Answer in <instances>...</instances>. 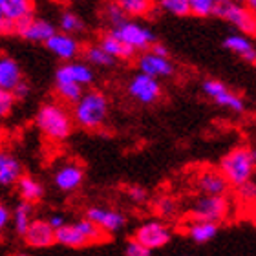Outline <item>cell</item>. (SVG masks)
I'll return each instance as SVG.
<instances>
[{
  "label": "cell",
  "mask_w": 256,
  "mask_h": 256,
  "mask_svg": "<svg viewBox=\"0 0 256 256\" xmlns=\"http://www.w3.org/2000/svg\"><path fill=\"white\" fill-rule=\"evenodd\" d=\"M220 170L234 188L251 182L256 170V150L251 146H234L220 161Z\"/></svg>",
  "instance_id": "obj_1"
},
{
  "label": "cell",
  "mask_w": 256,
  "mask_h": 256,
  "mask_svg": "<svg viewBox=\"0 0 256 256\" xmlns=\"http://www.w3.org/2000/svg\"><path fill=\"white\" fill-rule=\"evenodd\" d=\"M35 123L38 130L52 141H64L70 138L72 134V116L66 112V108L55 102H46L38 108L37 116H35Z\"/></svg>",
  "instance_id": "obj_2"
},
{
  "label": "cell",
  "mask_w": 256,
  "mask_h": 256,
  "mask_svg": "<svg viewBox=\"0 0 256 256\" xmlns=\"http://www.w3.org/2000/svg\"><path fill=\"white\" fill-rule=\"evenodd\" d=\"M108 116V99L104 94L97 90L84 92L80 101L74 104V119L75 123L82 128L94 130L99 128Z\"/></svg>",
  "instance_id": "obj_3"
},
{
  "label": "cell",
  "mask_w": 256,
  "mask_h": 256,
  "mask_svg": "<svg viewBox=\"0 0 256 256\" xmlns=\"http://www.w3.org/2000/svg\"><path fill=\"white\" fill-rule=\"evenodd\" d=\"M214 15L227 20L238 30V33L247 37H256V15L236 0H218Z\"/></svg>",
  "instance_id": "obj_4"
},
{
  "label": "cell",
  "mask_w": 256,
  "mask_h": 256,
  "mask_svg": "<svg viewBox=\"0 0 256 256\" xmlns=\"http://www.w3.org/2000/svg\"><path fill=\"white\" fill-rule=\"evenodd\" d=\"M230 212V203L227 196H202L192 205L190 214L196 222L220 224Z\"/></svg>",
  "instance_id": "obj_5"
},
{
  "label": "cell",
  "mask_w": 256,
  "mask_h": 256,
  "mask_svg": "<svg viewBox=\"0 0 256 256\" xmlns=\"http://www.w3.org/2000/svg\"><path fill=\"white\" fill-rule=\"evenodd\" d=\"M116 35H118L121 40H123L126 46L134 50V52H146L148 48L154 46V35L148 28H144L143 24L134 20H128L124 26L118 28V30H112Z\"/></svg>",
  "instance_id": "obj_6"
},
{
  "label": "cell",
  "mask_w": 256,
  "mask_h": 256,
  "mask_svg": "<svg viewBox=\"0 0 256 256\" xmlns=\"http://www.w3.org/2000/svg\"><path fill=\"white\" fill-rule=\"evenodd\" d=\"M134 238H136L139 244H143L144 247H148L150 251H154V249L165 247L166 244L170 242L172 232H170V229H168L165 224H161V222H146V224H143L141 227L136 229Z\"/></svg>",
  "instance_id": "obj_7"
},
{
  "label": "cell",
  "mask_w": 256,
  "mask_h": 256,
  "mask_svg": "<svg viewBox=\"0 0 256 256\" xmlns=\"http://www.w3.org/2000/svg\"><path fill=\"white\" fill-rule=\"evenodd\" d=\"M128 94L136 101L143 102V104H150V102L158 101V97L161 96V86L158 79L150 77V75L136 74L132 80L128 82Z\"/></svg>",
  "instance_id": "obj_8"
},
{
  "label": "cell",
  "mask_w": 256,
  "mask_h": 256,
  "mask_svg": "<svg viewBox=\"0 0 256 256\" xmlns=\"http://www.w3.org/2000/svg\"><path fill=\"white\" fill-rule=\"evenodd\" d=\"M55 26L52 22L44 20V18H35V16H30L26 20H22L16 24V35H20L22 38L26 40H32V42H42L46 44L50 38L55 35Z\"/></svg>",
  "instance_id": "obj_9"
},
{
  "label": "cell",
  "mask_w": 256,
  "mask_h": 256,
  "mask_svg": "<svg viewBox=\"0 0 256 256\" xmlns=\"http://www.w3.org/2000/svg\"><path fill=\"white\" fill-rule=\"evenodd\" d=\"M84 218H88L90 222L99 225L106 234L118 232V230L123 229L124 224H126L124 214L118 212V210H110V208H102V207H90L86 210Z\"/></svg>",
  "instance_id": "obj_10"
},
{
  "label": "cell",
  "mask_w": 256,
  "mask_h": 256,
  "mask_svg": "<svg viewBox=\"0 0 256 256\" xmlns=\"http://www.w3.org/2000/svg\"><path fill=\"white\" fill-rule=\"evenodd\" d=\"M26 246L33 247V249H46L57 244L55 238V229L48 224V220H35L32 227L28 229L26 236H24Z\"/></svg>",
  "instance_id": "obj_11"
},
{
  "label": "cell",
  "mask_w": 256,
  "mask_h": 256,
  "mask_svg": "<svg viewBox=\"0 0 256 256\" xmlns=\"http://www.w3.org/2000/svg\"><path fill=\"white\" fill-rule=\"evenodd\" d=\"M230 183L222 174V170L207 168L198 176V188L203 196H227Z\"/></svg>",
  "instance_id": "obj_12"
},
{
  "label": "cell",
  "mask_w": 256,
  "mask_h": 256,
  "mask_svg": "<svg viewBox=\"0 0 256 256\" xmlns=\"http://www.w3.org/2000/svg\"><path fill=\"white\" fill-rule=\"evenodd\" d=\"M44 46H46L55 57H59L60 60H64V62H72L80 52V46L74 38V35H68V33H62V32L55 33L54 37L50 38Z\"/></svg>",
  "instance_id": "obj_13"
},
{
  "label": "cell",
  "mask_w": 256,
  "mask_h": 256,
  "mask_svg": "<svg viewBox=\"0 0 256 256\" xmlns=\"http://www.w3.org/2000/svg\"><path fill=\"white\" fill-rule=\"evenodd\" d=\"M138 68H139V74L150 75V77H154V79L168 77V75H172V72H174V66H172L170 60L152 54V52H144V54L139 55Z\"/></svg>",
  "instance_id": "obj_14"
},
{
  "label": "cell",
  "mask_w": 256,
  "mask_h": 256,
  "mask_svg": "<svg viewBox=\"0 0 256 256\" xmlns=\"http://www.w3.org/2000/svg\"><path fill=\"white\" fill-rule=\"evenodd\" d=\"M55 80H72L80 86H88L94 82V72L88 64L72 60V62H64L62 66L57 68Z\"/></svg>",
  "instance_id": "obj_15"
},
{
  "label": "cell",
  "mask_w": 256,
  "mask_h": 256,
  "mask_svg": "<svg viewBox=\"0 0 256 256\" xmlns=\"http://www.w3.org/2000/svg\"><path fill=\"white\" fill-rule=\"evenodd\" d=\"M82 180H84V172H82V166L75 165V163H68V165H62L59 170L55 172L54 183L55 187L62 192H74L82 185Z\"/></svg>",
  "instance_id": "obj_16"
},
{
  "label": "cell",
  "mask_w": 256,
  "mask_h": 256,
  "mask_svg": "<svg viewBox=\"0 0 256 256\" xmlns=\"http://www.w3.org/2000/svg\"><path fill=\"white\" fill-rule=\"evenodd\" d=\"M33 10H35L33 0H0V18L15 24L35 16Z\"/></svg>",
  "instance_id": "obj_17"
},
{
  "label": "cell",
  "mask_w": 256,
  "mask_h": 256,
  "mask_svg": "<svg viewBox=\"0 0 256 256\" xmlns=\"http://www.w3.org/2000/svg\"><path fill=\"white\" fill-rule=\"evenodd\" d=\"M224 46L227 50H230L232 54L240 55L244 60H249L252 64L256 62V46L252 44L251 37L242 35V33H230V35L225 37Z\"/></svg>",
  "instance_id": "obj_18"
},
{
  "label": "cell",
  "mask_w": 256,
  "mask_h": 256,
  "mask_svg": "<svg viewBox=\"0 0 256 256\" xmlns=\"http://www.w3.org/2000/svg\"><path fill=\"white\" fill-rule=\"evenodd\" d=\"M20 66L11 57H0V90L13 92L22 82Z\"/></svg>",
  "instance_id": "obj_19"
},
{
  "label": "cell",
  "mask_w": 256,
  "mask_h": 256,
  "mask_svg": "<svg viewBox=\"0 0 256 256\" xmlns=\"http://www.w3.org/2000/svg\"><path fill=\"white\" fill-rule=\"evenodd\" d=\"M22 176L24 174H22L20 161L16 160L15 156L2 152L0 154V183L4 187H11V185L20 182Z\"/></svg>",
  "instance_id": "obj_20"
},
{
  "label": "cell",
  "mask_w": 256,
  "mask_h": 256,
  "mask_svg": "<svg viewBox=\"0 0 256 256\" xmlns=\"http://www.w3.org/2000/svg\"><path fill=\"white\" fill-rule=\"evenodd\" d=\"M99 46H101L108 55H112L114 59L128 60L136 55V52H134L130 46H126V44H124L123 40H121V38L112 32V30L102 35L101 40H99Z\"/></svg>",
  "instance_id": "obj_21"
},
{
  "label": "cell",
  "mask_w": 256,
  "mask_h": 256,
  "mask_svg": "<svg viewBox=\"0 0 256 256\" xmlns=\"http://www.w3.org/2000/svg\"><path fill=\"white\" fill-rule=\"evenodd\" d=\"M55 238H57V244H59V246L70 247V249H82V247L90 246V242L80 234L79 229H77L74 224L64 225L62 229H59L55 232Z\"/></svg>",
  "instance_id": "obj_22"
},
{
  "label": "cell",
  "mask_w": 256,
  "mask_h": 256,
  "mask_svg": "<svg viewBox=\"0 0 256 256\" xmlns=\"http://www.w3.org/2000/svg\"><path fill=\"white\" fill-rule=\"evenodd\" d=\"M220 230V224H210V222H192L188 225V236L194 244H207V242L214 240Z\"/></svg>",
  "instance_id": "obj_23"
},
{
  "label": "cell",
  "mask_w": 256,
  "mask_h": 256,
  "mask_svg": "<svg viewBox=\"0 0 256 256\" xmlns=\"http://www.w3.org/2000/svg\"><path fill=\"white\" fill-rule=\"evenodd\" d=\"M33 216V205L28 202H20L18 205L15 207V210H13V227H15V232L18 236H26L28 229L32 227V224L35 222V220L32 218Z\"/></svg>",
  "instance_id": "obj_24"
},
{
  "label": "cell",
  "mask_w": 256,
  "mask_h": 256,
  "mask_svg": "<svg viewBox=\"0 0 256 256\" xmlns=\"http://www.w3.org/2000/svg\"><path fill=\"white\" fill-rule=\"evenodd\" d=\"M16 188H18V194H20L22 202L28 203H37L44 198V187L40 185V182H37L35 178L32 176H22L20 182L16 183Z\"/></svg>",
  "instance_id": "obj_25"
},
{
  "label": "cell",
  "mask_w": 256,
  "mask_h": 256,
  "mask_svg": "<svg viewBox=\"0 0 256 256\" xmlns=\"http://www.w3.org/2000/svg\"><path fill=\"white\" fill-rule=\"evenodd\" d=\"M55 90L62 101L72 102V104H77L80 101V97L84 96L82 86L72 82V80H55Z\"/></svg>",
  "instance_id": "obj_26"
},
{
  "label": "cell",
  "mask_w": 256,
  "mask_h": 256,
  "mask_svg": "<svg viewBox=\"0 0 256 256\" xmlns=\"http://www.w3.org/2000/svg\"><path fill=\"white\" fill-rule=\"evenodd\" d=\"M126 16H146L154 8L152 0H114Z\"/></svg>",
  "instance_id": "obj_27"
},
{
  "label": "cell",
  "mask_w": 256,
  "mask_h": 256,
  "mask_svg": "<svg viewBox=\"0 0 256 256\" xmlns=\"http://www.w3.org/2000/svg\"><path fill=\"white\" fill-rule=\"evenodd\" d=\"M75 227L79 229V232L82 236H84L86 240L90 242V246L92 244H101V242H104L106 240V232L99 227V225H96L94 222H90L88 218H82V220H79V222H75Z\"/></svg>",
  "instance_id": "obj_28"
},
{
  "label": "cell",
  "mask_w": 256,
  "mask_h": 256,
  "mask_svg": "<svg viewBox=\"0 0 256 256\" xmlns=\"http://www.w3.org/2000/svg\"><path fill=\"white\" fill-rule=\"evenodd\" d=\"M82 55H84V59L88 60L90 64H96V66H112L114 62H116V59H114L112 55H108L104 50L97 44V46H86L84 50H82Z\"/></svg>",
  "instance_id": "obj_29"
},
{
  "label": "cell",
  "mask_w": 256,
  "mask_h": 256,
  "mask_svg": "<svg viewBox=\"0 0 256 256\" xmlns=\"http://www.w3.org/2000/svg\"><path fill=\"white\" fill-rule=\"evenodd\" d=\"M59 28L62 30V33H68V35H74V33L84 32V22L80 16H77L72 11H64L62 16H60Z\"/></svg>",
  "instance_id": "obj_30"
},
{
  "label": "cell",
  "mask_w": 256,
  "mask_h": 256,
  "mask_svg": "<svg viewBox=\"0 0 256 256\" xmlns=\"http://www.w3.org/2000/svg\"><path fill=\"white\" fill-rule=\"evenodd\" d=\"M104 16H106V22H108V26L112 28V30H118V28L124 26L128 22L126 18V13H124L121 8H119L116 2H110V4L104 8Z\"/></svg>",
  "instance_id": "obj_31"
},
{
  "label": "cell",
  "mask_w": 256,
  "mask_h": 256,
  "mask_svg": "<svg viewBox=\"0 0 256 256\" xmlns=\"http://www.w3.org/2000/svg\"><path fill=\"white\" fill-rule=\"evenodd\" d=\"M160 8L176 16L190 15V0H160Z\"/></svg>",
  "instance_id": "obj_32"
},
{
  "label": "cell",
  "mask_w": 256,
  "mask_h": 256,
  "mask_svg": "<svg viewBox=\"0 0 256 256\" xmlns=\"http://www.w3.org/2000/svg\"><path fill=\"white\" fill-rule=\"evenodd\" d=\"M214 102L220 104V106L229 108V110H232V112H244V108H246V104H244V101H242V97L232 94L229 88H227L225 92H222V94L214 99Z\"/></svg>",
  "instance_id": "obj_33"
},
{
  "label": "cell",
  "mask_w": 256,
  "mask_h": 256,
  "mask_svg": "<svg viewBox=\"0 0 256 256\" xmlns=\"http://www.w3.org/2000/svg\"><path fill=\"white\" fill-rule=\"evenodd\" d=\"M236 200L246 207H256V182H247L236 188Z\"/></svg>",
  "instance_id": "obj_34"
},
{
  "label": "cell",
  "mask_w": 256,
  "mask_h": 256,
  "mask_svg": "<svg viewBox=\"0 0 256 256\" xmlns=\"http://www.w3.org/2000/svg\"><path fill=\"white\" fill-rule=\"evenodd\" d=\"M218 0H190V15L210 16L216 11Z\"/></svg>",
  "instance_id": "obj_35"
},
{
  "label": "cell",
  "mask_w": 256,
  "mask_h": 256,
  "mask_svg": "<svg viewBox=\"0 0 256 256\" xmlns=\"http://www.w3.org/2000/svg\"><path fill=\"white\" fill-rule=\"evenodd\" d=\"M156 214L161 218H172L176 214V202L170 196H161L154 203Z\"/></svg>",
  "instance_id": "obj_36"
},
{
  "label": "cell",
  "mask_w": 256,
  "mask_h": 256,
  "mask_svg": "<svg viewBox=\"0 0 256 256\" xmlns=\"http://www.w3.org/2000/svg\"><path fill=\"white\" fill-rule=\"evenodd\" d=\"M202 90L203 94L207 97H210V99H216V97L222 94V92L227 90V86L222 82V80H216V79H207V80H203V84H202Z\"/></svg>",
  "instance_id": "obj_37"
},
{
  "label": "cell",
  "mask_w": 256,
  "mask_h": 256,
  "mask_svg": "<svg viewBox=\"0 0 256 256\" xmlns=\"http://www.w3.org/2000/svg\"><path fill=\"white\" fill-rule=\"evenodd\" d=\"M15 96H13V92H8V90H0V116L6 118V116H10L13 106H15Z\"/></svg>",
  "instance_id": "obj_38"
},
{
  "label": "cell",
  "mask_w": 256,
  "mask_h": 256,
  "mask_svg": "<svg viewBox=\"0 0 256 256\" xmlns=\"http://www.w3.org/2000/svg\"><path fill=\"white\" fill-rule=\"evenodd\" d=\"M152 251L148 247H144L143 244H139L136 238L126 242V247H124V256H150Z\"/></svg>",
  "instance_id": "obj_39"
},
{
  "label": "cell",
  "mask_w": 256,
  "mask_h": 256,
  "mask_svg": "<svg viewBox=\"0 0 256 256\" xmlns=\"http://www.w3.org/2000/svg\"><path fill=\"white\" fill-rule=\"evenodd\" d=\"M126 196L132 200L134 203H144L148 200V194L143 187H138V185H132V187H126Z\"/></svg>",
  "instance_id": "obj_40"
},
{
  "label": "cell",
  "mask_w": 256,
  "mask_h": 256,
  "mask_svg": "<svg viewBox=\"0 0 256 256\" xmlns=\"http://www.w3.org/2000/svg\"><path fill=\"white\" fill-rule=\"evenodd\" d=\"M30 92H32V88H30V84H28L26 80H22L20 84L16 86L15 90H13V96H15L16 101H24L28 96H30Z\"/></svg>",
  "instance_id": "obj_41"
},
{
  "label": "cell",
  "mask_w": 256,
  "mask_h": 256,
  "mask_svg": "<svg viewBox=\"0 0 256 256\" xmlns=\"http://www.w3.org/2000/svg\"><path fill=\"white\" fill-rule=\"evenodd\" d=\"M10 220H13V212L6 205H0V229H4L10 224Z\"/></svg>",
  "instance_id": "obj_42"
},
{
  "label": "cell",
  "mask_w": 256,
  "mask_h": 256,
  "mask_svg": "<svg viewBox=\"0 0 256 256\" xmlns=\"http://www.w3.org/2000/svg\"><path fill=\"white\" fill-rule=\"evenodd\" d=\"M48 224L52 225V227L55 229V232H57V230L62 229L64 225H66V222H64V218L60 216V214H54V216H50L48 218Z\"/></svg>",
  "instance_id": "obj_43"
},
{
  "label": "cell",
  "mask_w": 256,
  "mask_h": 256,
  "mask_svg": "<svg viewBox=\"0 0 256 256\" xmlns=\"http://www.w3.org/2000/svg\"><path fill=\"white\" fill-rule=\"evenodd\" d=\"M150 52L156 55H160V57H165V59H168V50H166V46H163V44H158L156 42L152 48H150Z\"/></svg>",
  "instance_id": "obj_44"
},
{
  "label": "cell",
  "mask_w": 256,
  "mask_h": 256,
  "mask_svg": "<svg viewBox=\"0 0 256 256\" xmlns=\"http://www.w3.org/2000/svg\"><path fill=\"white\" fill-rule=\"evenodd\" d=\"M240 2H242L244 6H246L247 10H251L252 13L256 15V0H240Z\"/></svg>",
  "instance_id": "obj_45"
},
{
  "label": "cell",
  "mask_w": 256,
  "mask_h": 256,
  "mask_svg": "<svg viewBox=\"0 0 256 256\" xmlns=\"http://www.w3.org/2000/svg\"><path fill=\"white\" fill-rule=\"evenodd\" d=\"M251 220H252V224H254V227H256V207L252 208V216H251Z\"/></svg>",
  "instance_id": "obj_46"
},
{
  "label": "cell",
  "mask_w": 256,
  "mask_h": 256,
  "mask_svg": "<svg viewBox=\"0 0 256 256\" xmlns=\"http://www.w3.org/2000/svg\"><path fill=\"white\" fill-rule=\"evenodd\" d=\"M10 256H30V254H26V252H13V254H10Z\"/></svg>",
  "instance_id": "obj_47"
},
{
  "label": "cell",
  "mask_w": 256,
  "mask_h": 256,
  "mask_svg": "<svg viewBox=\"0 0 256 256\" xmlns=\"http://www.w3.org/2000/svg\"><path fill=\"white\" fill-rule=\"evenodd\" d=\"M254 66H256V62H254Z\"/></svg>",
  "instance_id": "obj_48"
}]
</instances>
